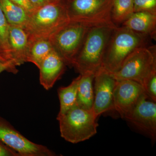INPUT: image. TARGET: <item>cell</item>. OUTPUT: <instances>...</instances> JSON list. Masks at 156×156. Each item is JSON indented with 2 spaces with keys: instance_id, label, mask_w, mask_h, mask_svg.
I'll return each instance as SVG.
<instances>
[{
  "instance_id": "cell-12",
  "label": "cell",
  "mask_w": 156,
  "mask_h": 156,
  "mask_svg": "<svg viewBox=\"0 0 156 156\" xmlns=\"http://www.w3.org/2000/svg\"><path fill=\"white\" fill-rule=\"evenodd\" d=\"M66 66L54 49L45 57L38 68L40 83L46 90L51 89L63 74Z\"/></svg>"
},
{
  "instance_id": "cell-1",
  "label": "cell",
  "mask_w": 156,
  "mask_h": 156,
  "mask_svg": "<svg viewBox=\"0 0 156 156\" xmlns=\"http://www.w3.org/2000/svg\"><path fill=\"white\" fill-rule=\"evenodd\" d=\"M70 0H53L37 9L28 17L24 28L30 41L49 38L70 22L69 6Z\"/></svg>"
},
{
  "instance_id": "cell-15",
  "label": "cell",
  "mask_w": 156,
  "mask_h": 156,
  "mask_svg": "<svg viewBox=\"0 0 156 156\" xmlns=\"http://www.w3.org/2000/svg\"><path fill=\"white\" fill-rule=\"evenodd\" d=\"M94 76V74L90 73L80 75L76 105L85 109L93 108Z\"/></svg>"
},
{
  "instance_id": "cell-11",
  "label": "cell",
  "mask_w": 156,
  "mask_h": 156,
  "mask_svg": "<svg viewBox=\"0 0 156 156\" xmlns=\"http://www.w3.org/2000/svg\"><path fill=\"white\" fill-rule=\"evenodd\" d=\"M124 119L155 139L156 104L149 98L141 99Z\"/></svg>"
},
{
  "instance_id": "cell-17",
  "label": "cell",
  "mask_w": 156,
  "mask_h": 156,
  "mask_svg": "<svg viewBox=\"0 0 156 156\" xmlns=\"http://www.w3.org/2000/svg\"><path fill=\"white\" fill-rule=\"evenodd\" d=\"M0 8L10 25L25 27L28 15L11 0H0Z\"/></svg>"
},
{
  "instance_id": "cell-10",
  "label": "cell",
  "mask_w": 156,
  "mask_h": 156,
  "mask_svg": "<svg viewBox=\"0 0 156 156\" xmlns=\"http://www.w3.org/2000/svg\"><path fill=\"white\" fill-rule=\"evenodd\" d=\"M116 81L111 73L102 67L95 73L92 110L96 117L114 110L113 92Z\"/></svg>"
},
{
  "instance_id": "cell-9",
  "label": "cell",
  "mask_w": 156,
  "mask_h": 156,
  "mask_svg": "<svg viewBox=\"0 0 156 156\" xmlns=\"http://www.w3.org/2000/svg\"><path fill=\"white\" fill-rule=\"evenodd\" d=\"M145 97L148 98L139 83L128 80H117L113 92L114 110L124 119L137 104Z\"/></svg>"
},
{
  "instance_id": "cell-21",
  "label": "cell",
  "mask_w": 156,
  "mask_h": 156,
  "mask_svg": "<svg viewBox=\"0 0 156 156\" xmlns=\"http://www.w3.org/2000/svg\"><path fill=\"white\" fill-rule=\"evenodd\" d=\"M134 12H147L156 14V0H134Z\"/></svg>"
},
{
  "instance_id": "cell-6",
  "label": "cell",
  "mask_w": 156,
  "mask_h": 156,
  "mask_svg": "<svg viewBox=\"0 0 156 156\" xmlns=\"http://www.w3.org/2000/svg\"><path fill=\"white\" fill-rule=\"evenodd\" d=\"M156 72L154 47L137 48L128 56L117 72L111 73L117 80H131L143 86L150 76Z\"/></svg>"
},
{
  "instance_id": "cell-13",
  "label": "cell",
  "mask_w": 156,
  "mask_h": 156,
  "mask_svg": "<svg viewBox=\"0 0 156 156\" xmlns=\"http://www.w3.org/2000/svg\"><path fill=\"white\" fill-rule=\"evenodd\" d=\"M9 40L12 62L15 66L27 62L30 47L29 35L25 28L10 25Z\"/></svg>"
},
{
  "instance_id": "cell-25",
  "label": "cell",
  "mask_w": 156,
  "mask_h": 156,
  "mask_svg": "<svg viewBox=\"0 0 156 156\" xmlns=\"http://www.w3.org/2000/svg\"><path fill=\"white\" fill-rule=\"evenodd\" d=\"M0 156H20L15 151L0 141Z\"/></svg>"
},
{
  "instance_id": "cell-16",
  "label": "cell",
  "mask_w": 156,
  "mask_h": 156,
  "mask_svg": "<svg viewBox=\"0 0 156 156\" xmlns=\"http://www.w3.org/2000/svg\"><path fill=\"white\" fill-rule=\"evenodd\" d=\"M54 50L49 38H38L30 41L27 62L34 63L38 68L45 57Z\"/></svg>"
},
{
  "instance_id": "cell-23",
  "label": "cell",
  "mask_w": 156,
  "mask_h": 156,
  "mask_svg": "<svg viewBox=\"0 0 156 156\" xmlns=\"http://www.w3.org/2000/svg\"><path fill=\"white\" fill-rule=\"evenodd\" d=\"M13 2L23 10L28 16L32 14L36 10L30 0H11Z\"/></svg>"
},
{
  "instance_id": "cell-14",
  "label": "cell",
  "mask_w": 156,
  "mask_h": 156,
  "mask_svg": "<svg viewBox=\"0 0 156 156\" xmlns=\"http://www.w3.org/2000/svg\"><path fill=\"white\" fill-rule=\"evenodd\" d=\"M122 26L136 33L154 38L156 33V14L147 12H135L122 23Z\"/></svg>"
},
{
  "instance_id": "cell-22",
  "label": "cell",
  "mask_w": 156,
  "mask_h": 156,
  "mask_svg": "<svg viewBox=\"0 0 156 156\" xmlns=\"http://www.w3.org/2000/svg\"><path fill=\"white\" fill-rule=\"evenodd\" d=\"M142 87L149 98L156 102V72L150 76Z\"/></svg>"
},
{
  "instance_id": "cell-18",
  "label": "cell",
  "mask_w": 156,
  "mask_h": 156,
  "mask_svg": "<svg viewBox=\"0 0 156 156\" xmlns=\"http://www.w3.org/2000/svg\"><path fill=\"white\" fill-rule=\"evenodd\" d=\"M80 75L67 87H60L58 89L60 103L58 114H62L76 105Z\"/></svg>"
},
{
  "instance_id": "cell-27",
  "label": "cell",
  "mask_w": 156,
  "mask_h": 156,
  "mask_svg": "<svg viewBox=\"0 0 156 156\" xmlns=\"http://www.w3.org/2000/svg\"><path fill=\"white\" fill-rule=\"evenodd\" d=\"M3 62L1 61V60H0V62Z\"/></svg>"
},
{
  "instance_id": "cell-4",
  "label": "cell",
  "mask_w": 156,
  "mask_h": 156,
  "mask_svg": "<svg viewBox=\"0 0 156 156\" xmlns=\"http://www.w3.org/2000/svg\"><path fill=\"white\" fill-rule=\"evenodd\" d=\"M93 110L76 105L62 114H58L62 137L68 142L77 144L90 139L97 133V124Z\"/></svg>"
},
{
  "instance_id": "cell-7",
  "label": "cell",
  "mask_w": 156,
  "mask_h": 156,
  "mask_svg": "<svg viewBox=\"0 0 156 156\" xmlns=\"http://www.w3.org/2000/svg\"><path fill=\"white\" fill-rule=\"evenodd\" d=\"M90 28L80 23L70 21L50 38L54 50L66 66H73Z\"/></svg>"
},
{
  "instance_id": "cell-3",
  "label": "cell",
  "mask_w": 156,
  "mask_h": 156,
  "mask_svg": "<svg viewBox=\"0 0 156 156\" xmlns=\"http://www.w3.org/2000/svg\"><path fill=\"white\" fill-rule=\"evenodd\" d=\"M148 37L124 27H117L108 44L102 67L111 73L116 72L134 50L147 47Z\"/></svg>"
},
{
  "instance_id": "cell-20",
  "label": "cell",
  "mask_w": 156,
  "mask_h": 156,
  "mask_svg": "<svg viewBox=\"0 0 156 156\" xmlns=\"http://www.w3.org/2000/svg\"><path fill=\"white\" fill-rule=\"evenodd\" d=\"M9 23L0 8V60L11 61L13 64L9 43Z\"/></svg>"
},
{
  "instance_id": "cell-26",
  "label": "cell",
  "mask_w": 156,
  "mask_h": 156,
  "mask_svg": "<svg viewBox=\"0 0 156 156\" xmlns=\"http://www.w3.org/2000/svg\"><path fill=\"white\" fill-rule=\"evenodd\" d=\"M52 1L53 0H30L31 2L37 9L45 5Z\"/></svg>"
},
{
  "instance_id": "cell-5",
  "label": "cell",
  "mask_w": 156,
  "mask_h": 156,
  "mask_svg": "<svg viewBox=\"0 0 156 156\" xmlns=\"http://www.w3.org/2000/svg\"><path fill=\"white\" fill-rule=\"evenodd\" d=\"M113 1L70 0L68 9L70 20L80 23L89 28L116 27L111 18Z\"/></svg>"
},
{
  "instance_id": "cell-24",
  "label": "cell",
  "mask_w": 156,
  "mask_h": 156,
  "mask_svg": "<svg viewBox=\"0 0 156 156\" xmlns=\"http://www.w3.org/2000/svg\"><path fill=\"white\" fill-rule=\"evenodd\" d=\"M5 71H7L14 74L18 72L17 67L11 61L0 62V73Z\"/></svg>"
},
{
  "instance_id": "cell-8",
  "label": "cell",
  "mask_w": 156,
  "mask_h": 156,
  "mask_svg": "<svg viewBox=\"0 0 156 156\" xmlns=\"http://www.w3.org/2000/svg\"><path fill=\"white\" fill-rule=\"evenodd\" d=\"M0 141L20 156H55L45 146L35 143L23 136L5 120L0 118Z\"/></svg>"
},
{
  "instance_id": "cell-19",
  "label": "cell",
  "mask_w": 156,
  "mask_h": 156,
  "mask_svg": "<svg viewBox=\"0 0 156 156\" xmlns=\"http://www.w3.org/2000/svg\"><path fill=\"white\" fill-rule=\"evenodd\" d=\"M134 12V0L113 1L111 18L112 22L117 26L126 21Z\"/></svg>"
},
{
  "instance_id": "cell-2",
  "label": "cell",
  "mask_w": 156,
  "mask_h": 156,
  "mask_svg": "<svg viewBox=\"0 0 156 156\" xmlns=\"http://www.w3.org/2000/svg\"><path fill=\"white\" fill-rule=\"evenodd\" d=\"M116 27H98L89 29L73 62L72 67L80 75L87 73L95 74L102 67L108 44Z\"/></svg>"
}]
</instances>
